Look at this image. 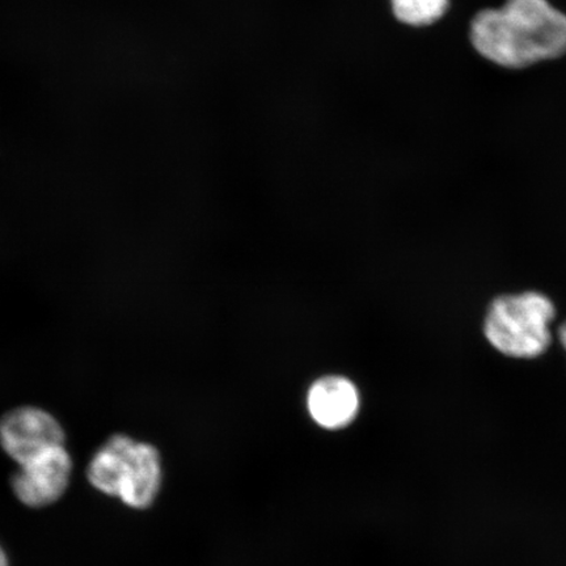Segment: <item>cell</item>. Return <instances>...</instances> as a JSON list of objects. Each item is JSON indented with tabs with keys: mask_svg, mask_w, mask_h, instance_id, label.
<instances>
[{
	"mask_svg": "<svg viewBox=\"0 0 566 566\" xmlns=\"http://www.w3.org/2000/svg\"><path fill=\"white\" fill-rule=\"evenodd\" d=\"M471 42L486 61L520 70L566 54V15L548 0H506L476 13Z\"/></svg>",
	"mask_w": 566,
	"mask_h": 566,
	"instance_id": "cell-1",
	"label": "cell"
},
{
	"mask_svg": "<svg viewBox=\"0 0 566 566\" xmlns=\"http://www.w3.org/2000/svg\"><path fill=\"white\" fill-rule=\"evenodd\" d=\"M86 475L97 492L118 499L134 511H146L161 490L160 452L151 443L113 434L92 455Z\"/></svg>",
	"mask_w": 566,
	"mask_h": 566,
	"instance_id": "cell-2",
	"label": "cell"
},
{
	"mask_svg": "<svg viewBox=\"0 0 566 566\" xmlns=\"http://www.w3.org/2000/svg\"><path fill=\"white\" fill-rule=\"evenodd\" d=\"M554 303L541 293L502 295L488 310L484 334L500 353L513 358H536L551 345Z\"/></svg>",
	"mask_w": 566,
	"mask_h": 566,
	"instance_id": "cell-3",
	"label": "cell"
},
{
	"mask_svg": "<svg viewBox=\"0 0 566 566\" xmlns=\"http://www.w3.org/2000/svg\"><path fill=\"white\" fill-rule=\"evenodd\" d=\"M73 471V458L66 446H56L19 464L11 478V490L20 504L30 509H45L65 495Z\"/></svg>",
	"mask_w": 566,
	"mask_h": 566,
	"instance_id": "cell-4",
	"label": "cell"
},
{
	"mask_svg": "<svg viewBox=\"0 0 566 566\" xmlns=\"http://www.w3.org/2000/svg\"><path fill=\"white\" fill-rule=\"evenodd\" d=\"M65 443V429L44 408L18 407L0 417V449L18 464Z\"/></svg>",
	"mask_w": 566,
	"mask_h": 566,
	"instance_id": "cell-5",
	"label": "cell"
},
{
	"mask_svg": "<svg viewBox=\"0 0 566 566\" xmlns=\"http://www.w3.org/2000/svg\"><path fill=\"white\" fill-rule=\"evenodd\" d=\"M359 405L356 385L348 378L336 375L316 380L307 395L311 419L325 430L348 428L356 420Z\"/></svg>",
	"mask_w": 566,
	"mask_h": 566,
	"instance_id": "cell-6",
	"label": "cell"
},
{
	"mask_svg": "<svg viewBox=\"0 0 566 566\" xmlns=\"http://www.w3.org/2000/svg\"><path fill=\"white\" fill-rule=\"evenodd\" d=\"M396 19L410 27H428L440 21L450 9V0H391Z\"/></svg>",
	"mask_w": 566,
	"mask_h": 566,
	"instance_id": "cell-7",
	"label": "cell"
},
{
	"mask_svg": "<svg viewBox=\"0 0 566 566\" xmlns=\"http://www.w3.org/2000/svg\"><path fill=\"white\" fill-rule=\"evenodd\" d=\"M0 566H11L9 555L2 546H0Z\"/></svg>",
	"mask_w": 566,
	"mask_h": 566,
	"instance_id": "cell-8",
	"label": "cell"
},
{
	"mask_svg": "<svg viewBox=\"0 0 566 566\" xmlns=\"http://www.w3.org/2000/svg\"><path fill=\"white\" fill-rule=\"evenodd\" d=\"M558 336H560L562 345L564 346V349L566 350V323L563 324L560 332H558Z\"/></svg>",
	"mask_w": 566,
	"mask_h": 566,
	"instance_id": "cell-9",
	"label": "cell"
}]
</instances>
